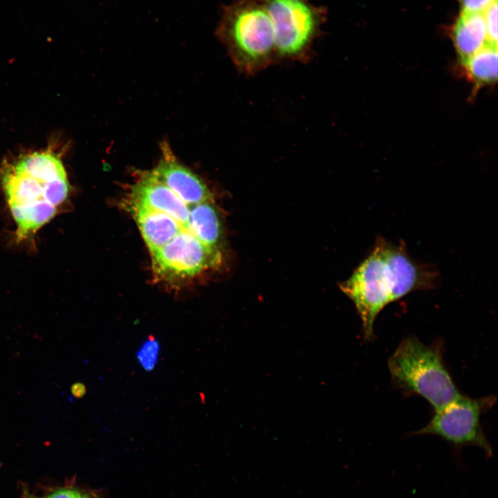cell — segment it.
<instances>
[{"label": "cell", "instance_id": "ac0fdd59", "mask_svg": "<svg viewBox=\"0 0 498 498\" xmlns=\"http://www.w3.org/2000/svg\"><path fill=\"white\" fill-rule=\"evenodd\" d=\"M495 0H461V12L483 13Z\"/></svg>", "mask_w": 498, "mask_h": 498}, {"label": "cell", "instance_id": "2e32d148", "mask_svg": "<svg viewBox=\"0 0 498 498\" xmlns=\"http://www.w3.org/2000/svg\"><path fill=\"white\" fill-rule=\"evenodd\" d=\"M488 42L497 46V0H495L483 12Z\"/></svg>", "mask_w": 498, "mask_h": 498}, {"label": "cell", "instance_id": "d6986e66", "mask_svg": "<svg viewBox=\"0 0 498 498\" xmlns=\"http://www.w3.org/2000/svg\"><path fill=\"white\" fill-rule=\"evenodd\" d=\"M73 394L77 397H81L86 393V387L82 383H76L72 387Z\"/></svg>", "mask_w": 498, "mask_h": 498}, {"label": "cell", "instance_id": "52a82bcc", "mask_svg": "<svg viewBox=\"0 0 498 498\" xmlns=\"http://www.w3.org/2000/svg\"><path fill=\"white\" fill-rule=\"evenodd\" d=\"M156 275L167 282L187 279L216 266L221 251L212 249L187 230L151 254Z\"/></svg>", "mask_w": 498, "mask_h": 498}, {"label": "cell", "instance_id": "9a60e30c", "mask_svg": "<svg viewBox=\"0 0 498 498\" xmlns=\"http://www.w3.org/2000/svg\"><path fill=\"white\" fill-rule=\"evenodd\" d=\"M160 344L154 336L147 338L136 353L138 364L146 371H152L159 359Z\"/></svg>", "mask_w": 498, "mask_h": 498}, {"label": "cell", "instance_id": "4fadbf2b", "mask_svg": "<svg viewBox=\"0 0 498 498\" xmlns=\"http://www.w3.org/2000/svg\"><path fill=\"white\" fill-rule=\"evenodd\" d=\"M452 39L460 61L489 44L483 13L461 12L452 28Z\"/></svg>", "mask_w": 498, "mask_h": 498}, {"label": "cell", "instance_id": "8992f818", "mask_svg": "<svg viewBox=\"0 0 498 498\" xmlns=\"http://www.w3.org/2000/svg\"><path fill=\"white\" fill-rule=\"evenodd\" d=\"M340 288L357 308L362 320L365 339L372 341L375 338L374 324L377 316L392 302L391 278L377 242Z\"/></svg>", "mask_w": 498, "mask_h": 498}, {"label": "cell", "instance_id": "6da1fadb", "mask_svg": "<svg viewBox=\"0 0 498 498\" xmlns=\"http://www.w3.org/2000/svg\"><path fill=\"white\" fill-rule=\"evenodd\" d=\"M0 183L23 241L48 223L66 201L70 184L60 155L48 149L5 160Z\"/></svg>", "mask_w": 498, "mask_h": 498}, {"label": "cell", "instance_id": "7a4b0ae2", "mask_svg": "<svg viewBox=\"0 0 498 498\" xmlns=\"http://www.w3.org/2000/svg\"><path fill=\"white\" fill-rule=\"evenodd\" d=\"M443 350L440 340L427 345L409 336L401 341L387 362L394 386L407 396H421L434 411L461 394L444 363Z\"/></svg>", "mask_w": 498, "mask_h": 498}, {"label": "cell", "instance_id": "7c38bea8", "mask_svg": "<svg viewBox=\"0 0 498 498\" xmlns=\"http://www.w3.org/2000/svg\"><path fill=\"white\" fill-rule=\"evenodd\" d=\"M187 230L207 246L221 251L223 226L213 201L189 205Z\"/></svg>", "mask_w": 498, "mask_h": 498}, {"label": "cell", "instance_id": "e0dca14e", "mask_svg": "<svg viewBox=\"0 0 498 498\" xmlns=\"http://www.w3.org/2000/svg\"><path fill=\"white\" fill-rule=\"evenodd\" d=\"M46 498H99L95 494L75 488H63L55 490Z\"/></svg>", "mask_w": 498, "mask_h": 498}, {"label": "cell", "instance_id": "9c48e42d", "mask_svg": "<svg viewBox=\"0 0 498 498\" xmlns=\"http://www.w3.org/2000/svg\"><path fill=\"white\" fill-rule=\"evenodd\" d=\"M162 154L158 165L151 171L160 181L188 205L213 201L208 186L176 160L167 144L162 145Z\"/></svg>", "mask_w": 498, "mask_h": 498}, {"label": "cell", "instance_id": "5b68a950", "mask_svg": "<svg viewBox=\"0 0 498 498\" xmlns=\"http://www.w3.org/2000/svg\"><path fill=\"white\" fill-rule=\"evenodd\" d=\"M270 16L277 57L302 59L321 32L326 12L310 0H263Z\"/></svg>", "mask_w": 498, "mask_h": 498}, {"label": "cell", "instance_id": "30bf717a", "mask_svg": "<svg viewBox=\"0 0 498 498\" xmlns=\"http://www.w3.org/2000/svg\"><path fill=\"white\" fill-rule=\"evenodd\" d=\"M130 203L164 212L187 226L189 205L160 181L151 172L141 173L131 188Z\"/></svg>", "mask_w": 498, "mask_h": 498}, {"label": "cell", "instance_id": "8fae6325", "mask_svg": "<svg viewBox=\"0 0 498 498\" xmlns=\"http://www.w3.org/2000/svg\"><path fill=\"white\" fill-rule=\"evenodd\" d=\"M131 209L150 254L169 242L187 227L164 212L131 203Z\"/></svg>", "mask_w": 498, "mask_h": 498}, {"label": "cell", "instance_id": "277c9868", "mask_svg": "<svg viewBox=\"0 0 498 498\" xmlns=\"http://www.w3.org/2000/svg\"><path fill=\"white\" fill-rule=\"evenodd\" d=\"M497 398L490 395L472 398L461 394L455 400L434 411L430 422L412 435H434L451 445L461 465L460 450L467 445L482 450L486 459L493 456V449L481 424L482 415L495 404Z\"/></svg>", "mask_w": 498, "mask_h": 498}, {"label": "cell", "instance_id": "3957f363", "mask_svg": "<svg viewBox=\"0 0 498 498\" xmlns=\"http://www.w3.org/2000/svg\"><path fill=\"white\" fill-rule=\"evenodd\" d=\"M217 34L243 72H257L277 57L273 27L263 0H238L227 6Z\"/></svg>", "mask_w": 498, "mask_h": 498}, {"label": "cell", "instance_id": "ba28073f", "mask_svg": "<svg viewBox=\"0 0 498 498\" xmlns=\"http://www.w3.org/2000/svg\"><path fill=\"white\" fill-rule=\"evenodd\" d=\"M378 243L388 266L392 282V302L416 290L436 287L438 274L431 266L415 261L404 243L396 244L379 237Z\"/></svg>", "mask_w": 498, "mask_h": 498}, {"label": "cell", "instance_id": "5bb4252c", "mask_svg": "<svg viewBox=\"0 0 498 498\" xmlns=\"http://www.w3.org/2000/svg\"><path fill=\"white\" fill-rule=\"evenodd\" d=\"M497 46L486 45L461 61L466 77L479 86L495 82L497 79Z\"/></svg>", "mask_w": 498, "mask_h": 498}]
</instances>
